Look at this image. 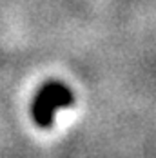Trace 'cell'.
I'll use <instances>...</instances> for the list:
<instances>
[{
  "instance_id": "obj_1",
  "label": "cell",
  "mask_w": 156,
  "mask_h": 158,
  "mask_svg": "<svg viewBox=\"0 0 156 158\" xmlns=\"http://www.w3.org/2000/svg\"><path fill=\"white\" fill-rule=\"evenodd\" d=\"M75 104L73 91L62 82H47L33 98L31 116L35 126L49 129L55 124V114L60 109H67Z\"/></svg>"
}]
</instances>
